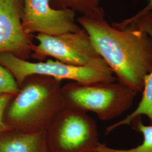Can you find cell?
Instances as JSON below:
<instances>
[{"label":"cell","mask_w":152,"mask_h":152,"mask_svg":"<svg viewBox=\"0 0 152 152\" xmlns=\"http://www.w3.org/2000/svg\"><path fill=\"white\" fill-rule=\"evenodd\" d=\"M0 152H51L46 130L23 132L11 130L0 135Z\"/></svg>","instance_id":"obj_10"},{"label":"cell","mask_w":152,"mask_h":152,"mask_svg":"<svg viewBox=\"0 0 152 152\" xmlns=\"http://www.w3.org/2000/svg\"><path fill=\"white\" fill-rule=\"evenodd\" d=\"M22 8V0H0V53H11L28 60L33 36L23 27Z\"/></svg>","instance_id":"obj_8"},{"label":"cell","mask_w":152,"mask_h":152,"mask_svg":"<svg viewBox=\"0 0 152 152\" xmlns=\"http://www.w3.org/2000/svg\"><path fill=\"white\" fill-rule=\"evenodd\" d=\"M152 9V0H151V2L150 4L148 5L147 7L145 9H144L142 11H141L142 12H147V11H149L150 10Z\"/></svg>","instance_id":"obj_15"},{"label":"cell","mask_w":152,"mask_h":152,"mask_svg":"<svg viewBox=\"0 0 152 152\" xmlns=\"http://www.w3.org/2000/svg\"><path fill=\"white\" fill-rule=\"evenodd\" d=\"M20 88L11 72L0 64V95H16Z\"/></svg>","instance_id":"obj_13"},{"label":"cell","mask_w":152,"mask_h":152,"mask_svg":"<svg viewBox=\"0 0 152 152\" xmlns=\"http://www.w3.org/2000/svg\"><path fill=\"white\" fill-rule=\"evenodd\" d=\"M22 23L26 32L57 36L76 32L82 28L76 23V12L55 9L50 0H22Z\"/></svg>","instance_id":"obj_7"},{"label":"cell","mask_w":152,"mask_h":152,"mask_svg":"<svg viewBox=\"0 0 152 152\" xmlns=\"http://www.w3.org/2000/svg\"><path fill=\"white\" fill-rule=\"evenodd\" d=\"M65 106L92 112L100 120H112L132 106L137 92L118 82L83 85L71 81L61 87Z\"/></svg>","instance_id":"obj_3"},{"label":"cell","mask_w":152,"mask_h":152,"mask_svg":"<svg viewBox=\"0 0 152 152\" xmlns=\"http://www.w3.org/2000/svg\"><path fill=\"white\" fill-rule=\"evenodd\" d=\"M134 130L141 133L143 136L142 143L139 146L129 149H118L107 147L99 143L96 152H152V125H145L141 116H138L131 122Z\"/></svg>","instance_id":"obj_11"},{"label":"cell","mask_w":152,"mask_h":152,"mask_svg":"<svg viewBox=\"0 0 152 152\" xmlns=\"http://www.w3.org/2000/svg\"><path fill=\"white\" fill-rule=\"evenodd\" d=\"M51 152H96L98 127L86 112L65 106L46 130Z\"/></svg>","instance_id":"obj_5"},{"label":"cell","mask_w":152,"mask_h":152,"mask_svg":"<svg viewBox=\"0 0 152 152\" xmlns=\"http://www.w3.org/2000/svg\"><path fill=\"white\" fill-rule=\"evenodd\" d=\"M15 95L4 94L0 95V135L14 129L4 120L6 109L11 99Z\"/></svg>","instance_id":"obj_14"},{"label":"cell","mask_w":152,"mask_h":152,"mask_svg":"<svg viewBox=\"0 0 152 152\" xmlns=\"http://www.w3.org/2000/svg\"><path fill=\"white\" fill-rule=\"evenodd\" d=\"M127 24H134L147 33L152 39V13L150 11L138 14L134 18L127 19ZM142 115L147 116L149 120V125H152V71L145 78L142 96L136 109L124 119L108 127L106 134L121 126L131 125L132 120Z\"/></svg>","instance_id":"obj_9"},{"label":"cell","mask_w":152,"mask_h":152,"mask_svg":"<svg viewBox=\"0 0 152 152\" xmlns=\"http://www.w3.org/2000/svg\"><path fill=\"white\" fill-rule=\"evenodd\" d=\"M77 21L92 45L113 72L117 82L142 92L145 78L152 71V39L133 24L112 26L102 9L83 15Z\"/></svg>","instance_id":"obj_1"},{"label":"cell","mask_w":152,"mask_h":152,"mask_svg":"<svg viewBox=\"0 0 152 152\" xmlns=\"http://www.w3.org/2000/svg\"><path fill=\"white\" fill-rule=\"evenodd\" d=\"M0 64L11 72L19 86L31 75L49 76L62 81L69 80L83 85L117 81L108 65L76 66L58 60L31 62L11 53H0Z\"/></svg>","instance_id":"obj_4"},{"label":"cell","mask_w":152,"mask_h":152,"mask_svg":"<svg viewBox=\"0 0 152 152\" xmlns=\"http://www.w3.org/2000/svg\"><path fill=\"white\" fill-rule=\"evenodd\" d=\"M38 44L31 47V56L44 60L50 56L68 65L76 66L108 65L92 45L87 32L82 28L76 32L57 36L37 34Z\"/></svg>","instance_id":"obj_6"},{"label":"cell","mask_w":152,"mask_h":152,"mask_svg":"<svg viewBox=\"0 0 152 152\" xmlns=\"http://www.w3.org/2000/svg\"><path fill=\"white\" fill-rule=\"evenodd\" d=\"M61 81L49 76L27 77L6 109L4 120L14 130H46L55 115L65 107Z\"/></svg>","instance_id":"obj_2"},{"label":"cell","mask_w":152,"mask_h":152,"mask_svg":"<svg viewBox=\"0 0 152 152\" xmlns=\"http://www.w3.org/2000/svg\"><path fill=\"white\" fill-rule=\"evenodd\" d=\"M100 0H50L55 9H71L86 15L94 14L102 9L99 7Z\"/></svg>","instance_id":"obj_12"}]
</instances>
